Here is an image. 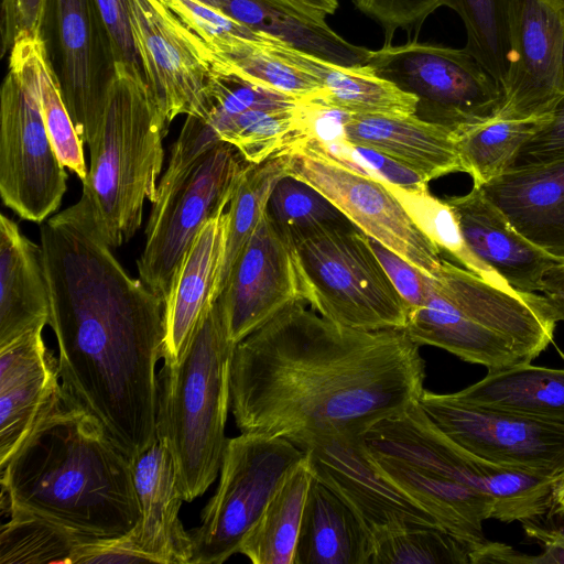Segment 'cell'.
<instances>
[{"mask_svg": "<svg viewBox=\"0 0 564 564\" xmlns=\"http://www.w3.org/2000/svg\"><path fill=\"white\" fill-rule=\"evenodd\" d=\"M63 394L133 462L156 441L164 301L131 278L75 203L40 224Z\"/></svg>", "mask_w": 564, "mask_h": 564, "instance_id": "obj_1", "label": "cell"}, {"mask_svg": "<svg viewBox=\"0 0 564 564\" xmlns=\"http://www.w3.org/2000/svg\"><path fill=\"white\" fill-rule=\"evenodd\" d=\"M425 362L404 329L339 326L295 302L235 346L230 409L241 433L295 446L365 434L424 391Z\"/></svg>", "mask_w": 564, "mask_h": 564, "instance_id": "obj_2", "label": "cell"}, {"mask_svg": "<svg viewBox=\"0 0 564 564\" xmlns=\"http://www.w3.org/2000/svg\"><path fill=\"white\" fill-rule=\"evenodd\" d=\"M0 470L10 517L43 518L95 540L123 536L140 520L132 460L63 392Z\"/></svg>", "mask_w": 564, "mask_h": 564, "instance_id": "obj_3", "label": "cell"}, {"mask_svg": "<svg viewBox=\"0 0 564 564\" xmlns=\"http://www.w3.org/2000/svg\"><path fill=\"white\" fill-rule=\"evenodd\" d=\"M170 123L141 68L115 63L77 202L112 249L135 235L144 202L155 199Z\"/></svg>", "mask_w": 564, "mask_h": 564, "instance_id": "obj_4", "label": "cell"}, {"mask_svg": "<svg viewBox=\"0 0 564 564\" xmlns=\"http://www.w3.org/2000/svg\"><path fill=\"white\" fill-rule=\"evenodd\" d=\"M557 318L546 299L495 285L443 259L425 303L410 311L404 332L419 346L505 369L529 364L552 343Z\"/></svg>", "mask_w": 564, "mask_h": 564, "instance_id": "obj_5", "label": "cell"}, {"mask_svg": "<svg viewBox=\"0 0 564 564\" xmlns=\"http://www.w3.org/2000/svg\"><path fill=\"white\" fill-rule=\"evenodd\" d=\"M235 346L215 301L182 356L164 361L158 375L156 440L172 457L186 502L205 494L220 471Z\"/></svg>", "mask_w": 564, "mask_h": 564, "instance_id": "obj_6", "label": "cell"}, {"mask_svg": "<svg viewBox=\"0 0 564 564\" xmlns=\"http://www.w3.org/2000/svg\"><path fill=\"white\" fill-rule=\"evenodd\" d=\"M293 252L302 301L324 318L359 330L405 328L410 306L354 223L305 238Z\"/></svg>", "mask_w": 564, "mask_h": 564, "instance_id": "obj_7", "label": "cell"}, {"mask_svg": "<svg viewBox=\"0 0 564 564\" xmlns=\"http://www.w3.org/2000/svg\"><path fill=\"white\" fill-rule=\"evenodd\" d=\"M39 37H22L9 52L0 95V195L21 219L42 224L61 206L67 174L41 110L35 64Z\"/></svg>", "mask_w": 564, "mask_h": 564, "instance_id": "obj_8", "label": "cell"}, {"mask_svg": "<svg viewBox=\"0 0 564 564\" xmlns=\"http://www.w3.org/2000/svg\"><path fill=\"white\" fill-rule=\"evenodd\" d=\"M304 457L281 437L241 433L228 438L217 489L203 509L200 524L189 530L188 564H221L239 553L274 491Z\"/></svg>", "mask_w": 564, "mask_h": 564, "instance_id": "obj_9", "label": "cell"}, {"mask_svg": "<svg viewBox=\"0 0 564 564\" xmlns=\"http://www.w3.org/2000/svg\"><path fill=\"white\" fill-rule=\"evenodd\" d=\"M366 66L414 95L417 117L454 131L494 118L501 106L499 84L465 47L383 44L369 52Z\"/></svg>", "mask_w": 564, "mask_h": 564, "instance_id": "obj_10", "label": "cell"}, {"mask_svg": "<svg viewBox=\"0 0 564 564\" xmlns=\"http://www.w3.org/2000/svg\"><path fill=\"white\" fill-rule=\"evenodd\" d=\"M290 174L325 195L364 234L436 279L443 258L383 181L336 156L317 135L294 147Z\"/></svg>", "mask_w": 564, "mask_h": 564, "instance_id": "obj_11", "label": "cell"}, {"mask_svg": "<svg viewBox=\"0 0 564 564\" xmlns=\"http://www.w3.org/2000/svg\"><path fill=\"white\" fill-rule=\"evenodd\" d=\"M247 164L234 145L220 141L166 193L155 197L137 267L139 279L163 301L195 236L209 218L228 207Z\"/></svg>", "mask_w": 564, "mask_h": 564, "instance_id": "obj_12", "label": "cell"}, {"mask_svg": "<svg viewBox=\"0 0 564 564\" xmlns=\"http://www.w3.org/2000/svg\"><path fill=\"white\" fill-rule=\"evenodd\" d=\"M143 77L172 122L212 111L208 47L161 0H124Z\"/></svg>", "mask_w": 564, "mask_h": 564, "instance_id": "obj_13", "label": "cell"}, {"mask_svg": "<svg viewBox=\"0 0 564 564\" xmlns=\"http://www.w3.org/2000/svg\"><path fill=\"white\" fill-rule=\"evenodd\" d=\"M421 406L451 438L473 454L529 474L564 473V426L456 400L424 390Z\"/></svg>", "mask_w": 564, "mask_h": 564, "instance_id": "obj_14", "label": "cell"}, {"mask_svg": "<svg viewBox=\"0 0 564 564\" xmlns=\"http://www.w3.org/2000/svg\"><path fill=\"white\" fill-rule=\"evenodd\" d=\"M297 447L305 453L313 477L348 505L371 535L411 525L441 528L429 511L381 473L362 435H319Z\"/></svg>", "mask_w": 564, "mask_h": 564, "instance_id": "obj_15", "label": "cell"}, {"mask_svg": "<svg viewBox=\"0 0 564 564\" xmlns=\"http://www.w3.org/2000/svg\"><path fill=\"white\" fill-rule=\"evenodd\" d=\"M564 94V8L553 0H511L510 65L495 116L550 113Z\"/></svg>", "mask_w": 564, "mask_h": 564, "instance_id": "obj_16", "label": "cell"}, {"mask_svg": "<svg viewBox=\"0 0 564 564\" xmlns=\"http://www.w3.org/2000/svg\"><path fill=\"white\" fill-rule=\"evenodd\" d=\"M216 301L236 345L285 307L302 301L293 247L267 212Z\"/></svg>", "mask_w": 564, "mask_h": 564, "instance_id": "obj_17", "label": "cell"}, {"mask_svg": "<svg viewBox=\"0 0 564 564\" xmlns=\"http://www.w3.org/2000/svg\"><path fill=\"white\" fill-rule=\"evenodd\" d=\"M51 2L61 62V89L75 129L90 143L101 121L113 57L95 0Z\"/></svg>", "mask_w": 564, "mask_h": 564, "instance_id": "obj_18", "label": "cell"}, {"mask_svg": "<svg viewBox=\"0 0 564 564\" xmlns=\"http://www.w3.org/2000/svg\"><path fill=\"white\" fill-rule=\"evenodd\" d=\"M43 328L0 347V467L62 392L58 358L46 347Z\"/></svg>", "mask_w": 564, "mask_h": 564, "instance_id": "obj_19", "label": "cell"}, {"mask_svg": "<svg viewBox=\"0 0 564 564\" xmlns=\"http://www.w3.org/2000/svg\"><path fill=\"white\" fill-rule=\"evenodd\" d=\"M446 202L466 245L482 263L516 291L541 292L546 272L557 262L520 234L480 187Z\"/></svg>", "mask_w": 564, "mask_h": 564, "instance_id": "obj_20", "label": "cell"}, {"mask_svg": "<svg viewBox=\"0 0 564 564\" xmlns=\"http://www.w3.org/2000/svg\"><path fill=\"white\" fill-rule=\"evenodd\" d=\"M362 440L376 454L485 492V479L492 462L451 438L419 401L404 413L372 425L362 434Z\"/></svg>", "mask_w": 564, "mask_h": 564, "instance_id": "obj_21", "label": "cell"}, {"mask_svg": "<svg viewBox=\"0 0 564 564\" xmlns=\"http://www.w3.org/2000/svg\"><path fill=\"white\" fill-rule=\"evenodd\" d=\"M132 463L140 508L134 543L153 563L188 564L192 540L180 519L185 498L170 453L156 440Z\"/></svg>", "mask_w": 564, "mask_h": 564, "instance_id": "obj_22", "label": "cell"}, {"mask_svg": "<svg viewBox=\"0 0 564 564\" xmlns=\"http://www.w3.org/2000/svg\"><path fill=\"white\" fill-rule=\"evenodd\" d=\"M480 188L520 234L564 263V159L510 169Z\"/></svg>", "mask_w": 564, "mask_h": 564, "instance_id": "obj_23", "label": "cell"}, {"mask_svg": "<svg viewBox=\"0 0 564 564\" xmlns=\"http://www.w3.org/2000/svg\"><path fill=\"white\" fill-rule=\"evenodd\" d=\"M340 140L384 154L429 182L464 172L456 135L451 128L416 115H348L340 120Z\"/></svg>", "mask_w": 564, "mask_h": 564, "instance_id": "obj_24", "label": "cell"}, {"mask_svg": "<svg viewBox=\"0 0 564 564\" xmlns=\"http://www.w3.org/2000/svg\"><path fill=\"white\" fill-rule=\"evenodd\" d=\"M227 208L209 218L185 252L164 301V361L177 360L214 301L223 260Z\"/></svg>", "mask_w": 564, "mask_h": 564, "instance_id": "obj_25", "label": "cell"}, {"mask_svg": "<svg viewBox=\"0 0 564 564\" xmlns=\"http://www.w3.org/2000/svg\"><path fill=\"white\" fill-rule=\"evenodd\" d=\"M50 319L43 250L0 215V347Z\"/></svg>", "mask_w": 564, "mask_h": 564, "instance_id": "obj_26", "label": "cell"}, {"mask_svg": "<svg viewBox=\"0 0 564 564\" xmlns=\"http://www.w3.org/2000/svg\"><path fill=\"white\" fill-rule=\"evenodd\" d=\"M278 56L316 77L319 94L310 102L348 115H415L417 99L377 76L368 66H343L295 50L278 40L267 43Z\"/></svg>", "mask_w": 564, "mask_h": 564, "instance_id": "obj_27", "label": "cell"}, {"mask_svg": "<svg viewBox=\"0 0 564 564\" xmlns=\"http://www.w3.org/2000/svg\"><path fill=\"white\" fill-rule=\"evenodd\" d=\"M372 535L335 492L313 477L293 564H371Z\"/></svg>", "mask_w": 564, "mask_h": 564, "instance_id": "obj_28", "label": "cell"}, {"mask_svg": "<svg viewBox=\"0 0 564 564\" xmlns=\"http://www.w3.org/2000/svg\"><path fill=\"white\" fill-rule=\"evenodd\" d=\"M370 453L381 473L429 511L443 530L469 550L486 540L482 523L491 519L492 513V500L488 495L391 457Z\"/></svg>", "mask_w": 564, "mask_h": 564, "instance_id": "obj_29", "label": "cell"}, {"mask_svg": "<svg viewBox=\"0 0 564 564\" xmlns=\"http://www.w3.org/2000/svg\"><path fill=\"white\" fill-rule=\"evenodd\" d=\"M451 394L464 403L564 426V368L529 362L488 370L479 381Z\"/></svg>", "mask_w": 564, "mask_h": 564, "instance_id": "obj_30", "label": "cell"}, {"mask_svg": "<svg viewBox=\"0 0 564 564\" xmlns=\"http://www.w3.org/2000/svg\"><path fill=\"white\" fill-rule=\"evenodd\" d=\"M219 10L254 32L343 66H365L370 50L351 44L318 22L271 0H218Z\"/></svg>", "mask_w": 564, "mask_h": 564, "instance_id": "obj_31", "label": "cell"}, {"mask_svg": "<svg viewBox=\"0 0 564 564\" xmlns=\"http://www.w3.org/2000/svg\"><path fill=\"white\" fill-rule=\"evenodd\" d=\"M207 122L220 141L254 164L284 155L317 134L316 108L304 102L253 108L234 116L210 115Z\"/></svg>", "mask_w": 564, "mask_h": 564, "instance_id": "obj_32", "label": "cell"}, {"mask_svg": "<svg viewBox=\"0 0 564 564\" xmlns=\"http://www.w3.org/2000/svg\"><path fill=\"white\" fill-rule=\"evenodd\" d=\"M313 479L306 456L284 478L245 536L239 553L253 564H293Z\"/></svg>", "mask_w": 564, "mask_h": 564, "instance_id": "obj_33", "label": "cell"}, {"mask_svg": "<svg viewBox=\"0 0 564 564\" xmlns=\"http://www.w3.org/2000/svg\"><path fill=\"white\" fill-rule=\"evenodd\" d=\"M289 173L288 154L257 164L248 163L243 169L227 207L226 241L214 301L223 291L232 267L265 213L274 185Z\"/></svg>", "mask_w": 564, "mask_h": 564, "instance_id": "obj_34", "label": "cell"}, {"mask_svg": "<svg viewBox=\"0 0 564 564\" xmlns=\"http://www.w3.org/2000/svg\"><path fill=\"white\" fill-rule=\"evenodd\" d=\"M550 113L525 119L491 118L454 131L463 164L475 187H481L510 170L522 145Z\"/></svg>", "mask_w": 564, "mask_h": 564, "instance_id": "obj_35", "label": "cell"}, {"mask_svg": "<svg viewBox=\"0 0 564 564\" xmlns=\"http://www.w3.org/2000/svg\"><path fill=\"white\" fill-rule=\"evenodd\" d=\"M265 212L292 247L324 229L352 223L318 189L290 173L274 185Z\"/></svg>", "mask_w": 564, "mask_h": 564, "instance_id": "obj_36", "label": "cell"}, {"mask_svg": "<svg viewBox=\"0 0 564 564\" xmlns=\"http://www.w3.org/2000/svg\"><path fill=\"white\" fill-rule=\"evenodd\" d=\"M268 42L240 41L220 53H210L212 69L234 74L302 102L312 101L322 90L317 78L274 54Z\"/></svg>", "mask_w": 564, "mask_h": 564, "instance_id": "obj_37", "label": "cell"}, {"mask_svg": "<svg viewBox=\"0 0 564 564\" xmlns=\"http://www.w3.org/2000/svg\"><path fill=\"white\" fill-rule=\"evenodd\" d=\"M93 540L43 518L13 516L1 525L0 564H76Z\"/></svg>", "mask_w": 564, "mask_h": 564, "instance_id": "obj_38", "label": "cell"}, {"mask_svg": "<svg viewBox=\"0 0 564 564\" xmlns=\"http://www.w3.org/2000/svg\"><path fill=\"white\" fill-rule=\"evenodd\" d=\"M466 30L465 48L497 80L501 91L510 65L511 0H443Z\"/></svg>", "mask_w": 564, "mask_h": 564, "instance_id": "obj_39", "label": "cell"}, {"mask_svg": "<svg viewBox=\"0 0 564 564\" xmlns=\"http://www.w3.org/2000/svg\"><path fill=\"white\" fill-rule=\"evenodd\" d=\"M383 181V180H382ZM402 204L416 226L463 268L488 282L512 289L498 273L482 263L468 248L456 216L446 200L434 197L429 189L412 191L383 181ZM514 290V289H513Z\"/></svg>", "mask_w": 564, "mask_h": 564, "instance_id": "obj_40", "label": "cell"}, {"mask_svg": "<svg viewBox=\"0 0 564 564\" xmlns=\"http://www.w3.org/2000/svg\"><path fill=\"white\" fill-rule=\"evenodd\" d=\"M371 564H469V547L436 527H402L372 534Z\"/></svg>", "mask_w": 564, "mask_h": 564, "instance_id": "obj_41", "label": "cell"}, {"mask_svg": "<svg viewBox=\"0 0 564 564\" xmlns=\"http://www.w3.org/2000/svg\"><path fill=\"white\" fill-rule=\"evenodd\" d=\"M35 64L41 110L48 137L62 164L83 181L88 172L84 158V142L64 101L58 75L52 67L43 36L36 42Z\"/></svg>", "mask_w": 564, "mask_h": 564, "instance_id": "obj_42", "label": "cell"}, {"mask_svg": "<svg viewBox=\"0 0 564 564\" xmlns=\"http://www.w3.org/2000/svg\"><path fill=\"white\" fill-rule=\"evenodd\" d=\"M161 1L203 41L210 53H220L240 41L264 43L272 39L198 0Z\"/></svg>", "mask_w": 564, "mask_h": 564, "instance_id": "obj_43", "label": "cell"}, {"mask_svg": "<svg viewBox=\"0 0 564 564\" xmlns=\"http://www.w3.org/2000/svg\"><path fill=\"white\" fill-rule=\"evenodd\" d=\"M356 8L384 30V44H391L398 30L419 31L443 0H352Z\"/></svg>", "mask_w": 564, "mask_h": 564, "instance_id": "obj_44", "label": "cell"}, {"mask_svg": "<svg viewBox=\"0 0 564 564\" xmlns=\"http://www.w3.org/2000/svg\"><path fill=\"white\" fill-rule=\"evenodd\" d=\"M367 237L369 245L377 254L390 280L410 306V311L422 306L434 289L435 279L404 260L381 242L369 236Z\"/></svg>", "mask_w": 564, "mask_h": 564, "instance_id": "obj_45", "label": "cell"}, {"mask_svg": "<svg viewBox=\"0 0 564 564\" xmlns=\"http://www.w3.org/2000/svg\"><path fill=\"white\" fill-rule=\"evenodd\" d=\"M564 159V94L547 120L518 152L511 169L545 164Z\"/></svg>", "mask_w": 564, "mask_h": 564, "instance_id": "obj_46", "label": "cell"}, {"mask_svg": "<svg viewBox=\"0 0 564 564\" xmlns=\"http://www.w3.org/2000/svg\"><path fill=\"white\" fill-rule=\"evenodd\" d=\"M48 0H2L3 52L25 36H41Z\"/></svg>", "mask_w": 564, "mask_h": 564, "instance_id": "obj_47", "label": "cell"}, {"mask_svg": "<svg viewBox=\"0 0 564 564\" xmlns=\"http://www.w3.org/2000/svg\"><path fill=\"white\" fill-rule=\"evenodd\" d=\"M95 1L108 34L113 62L141 68L124 0Z\"/></svg>", "mask_w": 564, "mask_h": 564, "instance_id": "obj_48", "label": "cell"}, {"mask_svg": "<svg viewBox=\"0 0 564 564\" xmlns=\"http://www.w3.org/2000/svg\"><path fill=\"white\" fill-rule=\"evenodd\" d=\"M340 141L347 150L354 153L352 155L365 162L367 173L406 189L421 191L427 188L429 181L425 177L400 162L371 149Z\"/></svg>", "mask_w": 564, "mask_h": 564, "instance_id": "obj_49", "label": "cell"}, {"mask_svg": "<svg viewBox=\"0 0 564 564\" xmlns=\"http://www.w3.org/2000/svg\"><path fill=\"white\" fill-rule=\"evenodd\" d=\"M89 563H153V561L139 550L130 532L120 538L87 542L76 564Z\"/></svg>", "mask_w": 564, "mask_h": 564, "instance_id": "obj_50", "label": "cell"}, {"mask_svg": "<svg viewBox=\"0 0 564 564\" xmlns=\"http://www.w3.org/2000/svg\"><path fill=\"white\" fill-rule=\"evenodd\" d=\"M468 556L469 564H538V555L523 554L510 545L487 540L471 546Z\"/></svg>", "mask_w": 564, "mask_h": 564, "instance_id": "obj_51", "label": "cell"}, {"mask_svg": "<svg viewBox=\"0 0 564 564\" xmlns=\"http://www.w3.org/2000/svg\"><path fill=\"white\" fill-rule=\"evenodd\" d=\"M527 536L542 547L538 564H564V531L545 529L531 521L522 522Z\"/></svg>", "mask_w": 564, "mask_h": 564, "instance_id": "obj_52", "label": "cell"}, {"mask_svg": "<svg viewBox=\"0 0 564 564\" xmlns=\"http://www.w3.org/2000/svg\"><path fill=\"white\" fill-rule=\"evenodd\" d=\"M549 302L558 322H564V263H556L544 279L540 292Z\"/></svg>", "mask_w": 564, "mask_h": 564, "instance_id": "obj_53", "label": "cell"}, {"mask_svg": "<svg viewBox=\"0 0 564 564\" xmlns=\"http://www.w3.org/2000/svg\"><path fill=\"white\" fill-rule=\"evenodd\" d=\"M318 22L338 9V0H271Z\"/></svg>", "mask_w": 564, "mask_h": 564, "instance_id": "obj_54", "label": "cell"}, {"mask_svg": "<svg viewBox=\"0 0 564 564\" xmlns=\"http://www.w3.org/2000/svg\"><path fill=\"white\" fill-rule=\"evenodd\" d=\"M551 509L553 512L564 514V473L554 484Z\"/></svg>", "mask_w": 564, "mask_h": 564, "instance_id": "obj_55", "label": "cell"}, {"mask_svg": "<svg viewBox=\"0 0 564 564\" xmlns=\"http://www.w3.org/2000/svg\"><path fill=\"white\" fill-rule=\"evenodd\" d=\"M198 1H200V2H203L205 4H207V6H210V7L216 8V9L219 10V2H218V0H198Z\"/></svg>", "mask_w": 564, "mask_h": 564, "instance_id": "obj_56", "label": "cell"}, {"mask_svg": "<svg viewBox=\"0 0 564 564\" xmlns=\"http://www.w3.org/2000/svg\"><path fill=\"white\" fill-rule=\"evenodd\" d=\"M553 1H555L558 4H561L564 8V0H553Z\"/></svg>", "mask_w": 564, "mask_h": 564, "instance_id": "obj_57", "label": "cell"}]
</instances>
